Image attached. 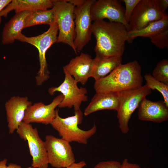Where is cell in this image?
Listing matches in <instances>:
<instances>
[{
	"label": "cell",
	"mask_w": 168,
	"mask_h": 168,
	"mask_svg": "<svg viewBox=\"0 0 168 168\" xmlns=\"http://www.w3.org/2000/svg\"><path fill=\"white\" fill-rule=\"evenodd\" d=\"M92 32L96 40L94 49L96 56L122 57L128 39V31L124 25L104 20L94 21Z\"/></svg>",
	"instance_id": "6da1fadb"
},
{
	"label": "cell",
	"mask_w": 168,
	"mask_h": 168,
	"mask_svg": "<svg viewBox=\"0 0 168 168\" xmlns=\"http://www.w3.org/2000/svg\"><path fill=\"white\" fill-rule=\"evenodd\" d=\"M141 67L136 60L119 65L105 77L95 81L96 92H120L142 86Z\"/></svg>",
	"instance_id": "7a4b0ae2"
},
{
	"label": "cell",
	"mask_w": 168,
	"mask_h": 168,
	"mask_svg": "<svg viewBox=\"0 0 168 168\" xmlns=\"http://www.w3.org/2000/svg\"><path fill=\"white\" fill-rule=\"evenodd\" d=\"M74 113L73 116L62 118L59 116L58 110L50 124L62 139L69 143L73 142L86 144L88 139L96 132V127L94 124L91 128L87 130L80 128L78 125L82 123L83 113L80 110Z\"/></svg>",
	"instance_id": "3957f363"
},
{
	"label": "cell",
	"mask_w": 168,
	"mask_h": 168,
	"mask_svg": "<svg viewBox=\"0 0 168 168\" xmlns=\"http://www.w3.org/2000/svg\"><path fill=\"white\" fill-rule=\"evenodd\" d=\"M58 31V27L55 21L49 25L47 31L39 35L28 37L21 33L16 38V40L33 45L38 50L40 68L35 77L36 83L38 85H42L49 78L45 54L51 46L57 43Z\"/></svg>",
	"instance_id": "277c9868"
},
{
	"label": "cell",
	"mask_w": 168,
	"mask_h": 168,
	"mask_svg": "<svg viewBox=\"0 0 168 168\" xmlns=\"http://www.w3.org/2000/svg\"><path fill=\"white\" fill-rule=\"evenodd\" d=\"M119 103L117 117L119 128L124 134L129 131L128 122L133 112L138 107L142 101L152 93L145 84L143 86L119 92Z\"/></svg>",
	"instance_id": "5b68a950"
},
{
	"label": "cell",
	"mask_w": 168,
	"mask_h": 168,
	"mask_svg": "<svg viewBox=\"0 0 168 168\" xmlns=\"http://www.w3.org/2000/svg\"><path fill=\"white\" fill-rule=\"evenodd\" d=\"M74 7L67 0H54L52 8L59 30L57 43L68 45L77 54L74 44L75 35Z\"/></svg>",
	"instance_id": "8992f818"
},
{
	"label": "cell",
	"mask_w": 168,
	"mask_h": 168,
	"mask_svg": "<svg viewBox=\"0 0 168 168\" xmlns=\"http://www.w3.org/2000/svg\"><path fill=\"white\" fill-rule=\"evenodd\" d=\"M63 70L65 75L63 81L58 87L49 88V93L53 95L58 91L63 95V99L58 105L59 108L70 109L73 107L74 112L79 110L82 102L88 100L87 90L85 87H78L77 82L64 68Z\"/></svg>",
	"instance_id": "52a82bcc"
},
{
	"label": "cell",
	"mask_w": 168,
	"mask_h": 168,
	"mask_svg": "<svg viewBox=\"0 0 168 168\" xmlns=\"http://www.w3.org/2000/svg\"><path fill=\"white\" fill-rule=\"evenodd\" d=\"M95 0H84L81 4L75 7V38L74 45L77 52L83 49L91 39L92 32L91 9Z\"/></svg>",
	"instance_id": "ba28073f"
},
{
	"label": "cell",
	"mask_w": 168,
	"mask_h": 168,
	"mask_svg": "<svg viewBox=\"0 0 168 168\" xmlns=\"http://www.w3.org/2000/svg\"><path fill=\"white\" fill-rule=\"evenodd\" d=\"M20 137L27 141L32 157L31 166L47 168L49 164L44 142L40 138L37 129L30 124L22 121L16 130Z\"/></svg>",
	"instance_id": "9c48e42d"
},
{
	"label": "cell",
	"mask_w": 168,
	"mask_h": 168,
	"mask_svg": "<svg viewBox=\"0 0 168 168\" xmlns=\"http://www.w3.org/2000/svg\"><path fill=\"white\" fill-rule=\"evenodd\" d=\"M49 164L56 168H67L75 162L72 148L69 142L51 135H47L44 141Z\"/></svg>",
	"instance_id": "30bf717a"
},
{
	"label": "cell",
	"mask_w": 168,
	"mask_h": 168,
	"mask_svg": "<svg viewBox=\"0 0 168 168\" xmlns=\"http://www.w3.org/2000/svg\"><path fill=\"white\" fill-rule=\"evenodd\" d=\"M166 13L161 12L156 0H140L132 13L128 31L141 29L161 19Z\"/></svg>",
	"instance_id": "8fae6325"
},
{
	"label": "cell",
	"mask_w": 168,
	"mask_h": 168,
	"mask_svg": "<svg viewBox=\"0 0 168 168\" xmlns=\"http://www.w3.org/2000/svg\"><path fill=\"white\" fill-rule=\"evenodd\" d=\"M121 1L96 0L91 9L92 21H100L106 18L111 22H118L124 25L128 31V24L124 17V9Z\"/></svg>",
	"instance_id": "7c38bea8"
},
{
	"label": "cell",
	"mask_w": 168,
	"mask_h": 168,
	"mask_svg": "<svg viewBox=\"0 0 168 168\" xmlns=\"http://www.w3.org/2000/svg\"><path fill=\"white\" fill-rule=\"evenodd\" d=\"M63 96L61 94L58 95L49 104L45 105L42 102L35 103L29 106L26 110L23 121L30 124L32 123L50 124L55 117L58 110H55L62 101Z\"/></svg>",
	"instance_id": "4fadbf2b"
},
{
	"label": "cell",
	"mask_w": 168,
	"mask_h": 168,
	"mask_svg": "<svg viewBox=\"0 0 168 168\" xmlns=\"http://www.w3.org/2000/svg\"><path fill=\"white\" fill-rule=\"evenodd\" d=\"M31 105L27 97L13 96L6 102L5 108L9 134H12L17 129L23 121L26 110Z\"/></svg>",
	"instance_id": "5bb4252c"
},
{
	"label": "cell",
	"mask_w": 168,
	"mask_h": 168,
	"mask_svg": "<svg viewBox=\"0 0 168 168\" xmlns=\"http://www.w3.org/2000/svg\"><path fill=\"white\" fill-rule=\"evenodd\" d=\"M93 58L88 54L82 53L72 59L63 67L74 79L82 85L86 84L91 77Z\"/></svg>",
	"instance_id": "9a60e30c"
},
{
	"label": "cell",
	"mask_w": 168,
	"mask_h": 168,
	"mask_svg": "<svg viewBox=\"0 0 168 168\" xmlns=\"http://www.w3.org/2000/svg\"><path fill=\"white\" fill-rule=\"evenodd\" d=\"M138 119L160 123L168 119V106L164 101H153L144 99L138 107Z\"/></svg>",
	"instance_id": "2e32d148"
},
{
	"label": "cell",
	"mask_w": 168,
	"mask_h": 168,
	"mask_svg": "<svg viewBox=\"0 0 168 168\" xmlns=\"http://www.w3.org/2000/svg\"><path fill=\"white\" fill-rule=\"evenodd\" d=\"M32 12L24 11L16 13L14 16L4 25L2 35L3 44L13 43L22 30L26 26Z\"/></svg>",
	"instance_id": "e0dca14e"
},
{
	"label": "cell",
	"mask_w": 168,
	"mask_h": 168,
	"mask_svg": "<svg viewBox=\"0 0 168 168\" xmlns=\"http://www.w3.org/2000/svg\"><path fill=\"white\" fill-rule=\"evenodd\" d=\"M119 97L118 92H96L85 109L84 114L87 116L101 110H117L119 105Z\"/></svg>",
	"instance_id": "ac0fdd59"
},
{
	"label": "cell",
	"mask_w": 168,
	"mask_h": 168,
	"mask_svg": "<svg viewBox=\"0 0 168 168\" xmlns=\"http://www.w3.org/2000/svg\"><path fill=\"white\" fill-rule=\"evenodd\" d=\"M54 0H12L0 13V16L6 17L8 14L14 10L16 13L24 11L33 12L46 10L52 8Z\"/></svg>",
	"instance_id": "d6986e66"
},
{
	"label": "cell",
	"mask_w": 168,
	"mask_h": 168,
	"mask_svg": "<svg viewBox=\"0 0 168 168\" xmlns=\"http://www.w3.org/2000/svg\"><path fill=\"white\" fill-rule=\"evenodd\" d=\"M121 57H102L96 56L93 58L91 77L96 81L103 78L122 63Z\"/></svg>",
	"instance_id": "ffe728a7"
},
{
	"label": "cell",
	"mask_w": 168,
	"mask_h": 168,
	"mask_svg": "<svg viewBox=\"0 0 168 168\" xmlns=\"http://www.w3.org/2000/svg\"><path fill=\"white\" fill-rule=\"evenodd\" d=\"M168 29V16L166 13L162 18L153 21L144 28L128 32L127 41L130 43L136 37H150Z\"/></svg>",
	"instance_id": "44dd1931"
},
{
	"label": "cell",
	"mask_w": 168,
	"mask_h": 168,
	"mask_svg": "<svg viewBox=\"0 0 168 168\" xmlns=\"http://www.w3.org/2000/svg\"><path fill=\"white\" fill-rule=\"evenodd\" d=\"M55 22V13L53 8L46 10H38L32 12L26 28L42 24L49 26Z\"/></svg>",
	"instance_id": "7402d4cb"
},
{
	"label": "cell",
	"mask_w": 168,
	"mask_h": 168,
	"mask_svg": "<svg viewBox=\"0 0 168 168\" xmlns=\"http://www.w3.org/2000/svg\"><path fill=\"white\" fill-rule=\"evenodd\" d=\"M146 84L151 90H156L162 95L164 102L168 106V85L155 79L150 73H146L144 76Z\"/></svg>",
	"instance_id": "603a6c76"
},
{
	"label": "cell",
	"mask_w": 168,
	"mask_h": 168,
	"mask_svg": "<svg viewBox=\"0 0 168 168\" xmlns=\"http://www.w3.org/2000/svg\"><path fill=\"white\" fill-rule=\"evenodd\" d=\"M152 76L157 80L168 85V60L163 59L154 69Z\"/></svg>",
	"instance_id": "cb8c5ba5"
},
{
	"label": "cell",
	"mask_w": 168,
	"mask_h": 168,
	"mask_svg": "<svg viewBox=\"0 0 168 168\" xmlns=\"http://www.w3.org/2000/svg\"><path fill=\"white\" fill-rule=\"evenodd\" d=\"M151 42L160 49L168 48V29L149 38Z\"/></svg>",
	"instance_id": "d4e9b609"
},
{
	"label": "cell",
	"mask_w": 168,
	"mask_h": 168,
	"mask_svg": "<svg viewBox=\"0 0 168 168\" xmlns=\"http://www.w3.org/2000/svg\"><path fill=\"white\" fill-rule=\"evenodd\" d=\"M140 0H122L125 5L124 10V17L128 24L132 13L136 5Z\"/></svg>",
	"instance_id": "484cf974"
},
{
	"label": "cell",
	"mask_w": 168,
	"mask_h": 168,
	"mask_svg": "<svg viewBox=\"0 0 168 168\" xmlns=\"http://www.w3.org/2000/svg\"><path fill=\"white\" fill-rule=\"evenodd\" d=\"M121 163L115 161H102L96 165L93 168H119Z\"/></svg>",
	"instance_id": "4316f807"
},
{
	"label": "cell",
	"mask_w": 168,
	"mask_h": 168,
	"mask_svg": "<svg viewBox=\"0 0 168 168\" xmlns=\"http://www.w3.org/2000/svg\"><path fill=\"white\" fill-rule=\"evenodd\" d=\"M119 168H141L140 166L137 164L129 162L128 159H125Z\"/></svg>",
	"instance_id": "83f0119b"
},
{
	"label": "cell",
	"mask_w": 168,
	"mask_h": 168,
	"mask_svg": "<svg viewBox=\"0 0 168 168\" xmlns=\"http://www.w3.org/2000/svg\"><path fill=\"white\" fill-rule=\"evenodd\" d=\"M158 7L161 12L165 14L166 12L168 7V0H156Z\"/></svg>",
	"instance_id": "f1b7e54d"
},
{
	"label": "cell",
	"mask_w": 168,
	"mask_h": 168,
	"mask_svg": "<svg viewBox=\"0 0 168 168\" xmlns=\"http://www.w3.org/2000/svg\"><path fill=\"white\" fill-rule=\"evenodd\" d=\"M86 164L84 161L77 163H74L67 168H82L86 166Z\"/></svg>",
	"instance_id": "f546056e"
},
{
	"label": "cell",
	"mask_w": 168,
	"mask_h": 168,
	"mask_svg": "<svg viewBox=\"0 0 168 168\" xmlns=\"http://www.w3.org/2000/svg\"><path fill=\"white\" fill-rule=\"evenodd\" d=\"M12 1V0H0V13ZM2 22L1 17L0 16V25Z\"/></svg>",
	"instance_id": "4dcf8cb0"
},
{
	"label": "cell",
	"mask_w": 168,
	"mask_h": 168,
	"mask_svg": "<svg viewBox=\"0 0 168 168\" xmlns=\"http://www.w3.org/2000/svg\"><path fill=\"white\" fill-rule=\"evenodd\" d=\"M7 168H23L21 167L16 164L10 163L7 166ZM26 168H34L32 166H30Z\"/></svg>",
	"instance_id": "1f68e13d"
},
{
	"label": "cell",
	"mask_w": 168,
	"mask_h": 168,
	"mask_svg": "<svg viewBox=\"0 0 168 168\" xmlns=\"http://www.w3.org/2000/svg\"><path fill=\"white\" fill-rule=\"evenodd\" d=\"M7 160L4 159L0 161V168H7Z\"/></svg>",
	"instance_id": "d6a6232c"
}]
</instances>
